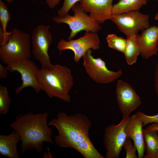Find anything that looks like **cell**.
<instances>
[{
	"label": "cell",
	"mask_w": 158,
	"mask_h": 158,
	"mask_svg": "<svg viewBox=\"0 0 158 158\" xmlns=\"http://www.w3.org/2000/svg\"><path fill=\"white\" fill-rule=\"evenodd\" d=\"M132 140L127 138L123 147L126 151V158H138L136 154V148Z\"/></svg>",
	"instance_id": "23"
},
{
	"label": "cell",
	"mask_w": 158,
	"mask_h": 158,
	"mask_svg": "<svg viewBox=\"0 0 158 158\" xmlns=\"http://www.w3.org/2000/svg\"><path fill=\"white\" fill-rule=\"evenodd\" d=\"M156 158H158V142L157 143V150H156Z\"/></svg>",
	"instance_id": "31"
},
{
	"label": "cell",
	"mask_w": 158,
	"mask_h": 158,
	"mask_svg": "<svg viewBox=\"0 0 158 158\" xmlns=\"http://www.w3.org/2000/svg\"><path fill=\"white\" fill-rule=\"evenodd\" d=\"M154 85L156 94L158 98V62L156 66L154 73Z\"/></svg>",
	"instance_id": "26"
},
{
	"label": "cell",
	"mask_w": 158,
	"mask_h": 158,
	"mask_svg": "<svg viewBox=\"0 0 158 158\" xmlns=\"http://www.w3.org/2000/svg\"><path fill=\"white\" fill-rule=\"evenodd\" d=\"M81 0H64L62 7L58 10V16H62L68 13V12L75 4Z\"/></svg>",
	"instance_id": "25"
},
{
	"label": "cell",
	"mask_w": 158,
	"mask_h": 158,
	"mask_svg": "<svg viewBox=\"0 0 158 158\" xmlns=\"http://www.w3.org/2000/svg\"></svg>",
	"instance_id": "35"
},
{
	"label": "cell",
	"mask_w": 158,
	"mask_h": 158,
	"mask_svg": "<svg viewBox=\"0 0 158 158\" xmlns=\"http://www.w3.org/2000/svg\"><path fill=\"white\" fill-rule=\"evenodd\" d=\"M145 129L147 131H158V123H152L151 124L146 127Z\"/></svg>",
	"instance_id": "29"
},
{
	"label": "cell",
	"mask_w": 158,
	"mask_h": 158,
	"mask_svg": "<svg viewBox=\"0 0 158 158\" xmlns=\"http://www.w3.org/2000/svg\"><path fill=\"white\" fill-rule=\"evenodd\" d=\"M146 154L145 158H156L158 142V131H147L143 129Z\"/></svg>",
	"instance_id": "19"
},
{
	"label": "cell",
	"mask_w": 158,
	"mask_h": 158,
	"mask_svg": "<svg viewBox=\"0 0 158 158\" xmlns=\"http://www.w3.org/2000/svg\"><path fill=\"white\" fill-rule=\"evenodd\" d=\"M149 0H119L117 3L113 5L112 15L139 11Z\"/></svg>",
	"instance_id": "17"
},
{
	"label": "cell",
	"mask_w": 158,
	"mask_h": 158,
	"mask_svg": "<svg viewBox=\"0 0 158 158\" xmlns=\"http://www.w3.org/2000/svg\"><path fill=\"white\" fill-rule=\"evenodd\" d=\"M11 18V15L7 7L2 0H0V22L1 26L0 28L4 36L3 41L1 45L5 44L7 41L9 32L7 31V26Z\"/></svg>",
	"instance_id": "20"
},
{
	"label": "cell",
	"mask_w": 158,
	"mask_h": 158,
	"mask_svg": "<svg viewBox=\"0 0 158 158\" xmlns=\"http://www.w3.org/2000/svg\"><path fill=\"white\" fill-rule=\"evenodd\" d=\"M11 101L8 95L7 88L0 85V114L4 115L8 111Z\"/></svg>",
	"instance_id": "22"
},
{
	"label": "cell",
	"mask_w": 158,
	"mask_h": 158,
	"mask_svg": "<svg viewBox=\"0 0 158 158\" xmlns=\"http://www.w3.org/2000/svg\"><path fill=\"white\" fill-rule=\"evenodd\" d=\"M108 47L124 54L126 43V39L119 37L114 34L108 35L106 37Z\"/></svg>",
	"instance_id": "21"
},
{
	"label": "cell",
	"mask_w": 158,
	"mask_h": 158,
	"mask_svg": "<svg viewBox=\"0 0 158 158\" xmlns=\"http://www.w3.org/2000/svg\"><path fill=\"white\" fill-rule=\"evenodd\" d=\"M8 70L6 67H5L0 63V78L3 79L7 77Z\"/></svg>",
	"instance_id": "27"
},
{
	"label": "cell",
	"mask_w": 158,
	"mask_h": 158,
	"mask_svg": "<svg viewBox=\"0 0 158 158\" xmlns=\"http://www.w3.org/2000/svg\"><path fill=\"white\" fill-rule=\"evenodd\" d=\"M149 16L139 11L112 15L110 20L126 36L138 34L140 31L150 27Z\"/></svg>",
	"instance_id": "9"
},
{
	"label": "cell",
	"mask_w": 158,
	"mask_h": 158,
	"mask_svg": "<svg viewBox=\"0 0 158 158\" xmlns=\"http://www.w3.org/2000/svg\"><path fill=\"white\" fill-rule=\"evenodd\" d=\"M100 44V40L97 33L88 32L76 40L66 41L62 39L58 43L57 47L60 51L66 50L72 51L74 53V61L78 63L87 51L90 49H98Z\"/></svg>",
	"instance_id": "10"
},
{
	"label": "cell",
	"mask_w": 158,
	"mask_h": 158,
	"mask_svg": "<svg viewBox=\"0 0 158 158\" xmlns=\"http://www.w3.org/2000/svg\"><path fill=\"white\" fill-rule=\"evenodd\" d=\"M30 37L27 33L14 28L9 32L6 42L0 46V59L7 65L31 57Z\"/></svg>",
	"instance_id": "4"
},
{
	"label": "cell",
	"mask_w": 158,
	"mask_h": 158,
	"mask_svg": "<svg viewBox=\"0 0 158 158\" xmlns=\"http://www.w3.org/2000/svg\"><path fill=\"white\" fill-rule=\"evenodd\" d=\"M92 49L87 51L83 57L86 73L95 83L107 84L120 78L122 74L121 69L117 71L107 68L104 61L100 58H95L92 55Z\"/></svg>",
	"instance_id": "6"
},
{
	"label": "cell",
	"mask_w": 158,
	"mask_h": 158,
	"mask_svg": "<svg viewBox=\"0 0 158 158\" xmlns=\"http://www.w3.org/2000/svg\"><path fill=\"white\" fill-rule=\"evenodd\" d=\"M154 19L155 20L158 21V11L155 15L154 17Z\"/></svg>",
	"instance_id": "32"
},
{
	"label": "cell",
	"mask_w": 158,
	"mask_h": 158,
	"mask_svg": "<svg viewBox=\"0 0 158 158\" xmlns=\"http://www.w3.org/2000/svg\"><path fill=\"white\" fill-rule=\"evenodd\" d=\"M41 90L50 98L55 97L66 102L71 101L69 92L74 84L70 69L65 66L53 65L50 69L41 68L37 73Z\"/></svg>",
	"instance_id": "3"
},
{
	"label": "cell",
	"mask_w": 158,
	"mask_h": 158,
	"mask_svg": "<svg viewBox=\"0 0 158 158\" xmlns=\"http://www.w3.org/2000/svg\"><path fill=\"white\" fill-rule=\"evenodd\" d=\"M126 39V45L123 54L128 64L132 65L136 62L140 54L137 35L127 36Z\"/></svg>",
	"instance_id": "18"
},
{
	"label": "cell",
	"mask_w": 158,
	"mask_h": 158,
	"mask_svg": "<svg viewBox=\"0 0 158 158\" xmlns=\"http://www.w3.org/2000/svg\"><path fill=\"white\" fill-rule=\"evenodd\" d=\"M130 116L122 118L117 125L111 124L104 129L103 142L106 158H118L127 138L125 128Z\"/></svg>",
	"instance_id": "8"
},
{
	"label": "cell",
	"mask_w": 158,
	"mask_h": 158,
	"mask_svg": "<svg viewBox=\"0 0 158 158\" xmlns=\"http://www.w3.org/2000/svg\"><path fill=\"white\" fill-rule=\"evenodd\" d=\"M48 124L57 130L54 141L59 147L73 149L84 158H104L90 139L89 131L92 123L85 115L78 113L68 115L60 112Z\"/></svg>",
	"instance_id": "1"
},
{
	"label": "cell",
	"mask_w": 158,
	"mask_h": 158,
	"mask_svg": "<svg viewBox=\"0 0 158 158\" xmlns=\"http://www.w3.org/2000/svg\"><path fill=\"white\" fill-rule=\"evenodd\" d=\"M135 114L142 122L143 126L149 124L158 123V114L150 116L146 115L141 111H138Z\"/></svg>",
	"instance_id": "24"
},
{
	"label": "cell",
	"mask_w": 158,
	"mask_h": 158,
	"mask_svg": "<svg viewBox=\"0 0 158 158\" xmlns=\"http://www.w3.org/2000/svg\"><path fill=\"white\" fill-rule=\"evenodd\" d=\"M143 126L142 122L135 114L130 117L125 128L127 138L133 141L136 148L138 158L143 157L145 150Z\"/></svg>",
	"instance_id": "15"
},
{
	"label": "cell",
	"mask_w": 158,
	"mask_h": 158,
	"mask_svg": "<svg viewBox=\"0 0 158 158\" xmlns=\"http://www.w3.org/2000/svg\"><path fill=\"white\" fill-rule=\"evenodd\" d=\"M48 151L47 152H44L43 153V156L44 158H53L54 157L50 151L49 148L47 147Z\"/></svg>",
	"instance_id": "30"
},
{
	"label": "cell",
	"mask_w": 158,
	"mask_h": 158,
	"mask_svg": "<svg viewBox=\"0 0 158 158\" xmlns=\"http://www.w3.org/2000/svg\"><path fill=\"white\" fill-rule=\"evenodd\" d=\"M157 48H158V42H157Z\"/></svg>",
	"instance_id": "34"
},
{
	"label": "cell",
	"mask_w": 158,
	"mask_h": 158,
	"mask_svg": "<svg viewBox=\"0 0 158 158\" xmlns=\"http://www.w3.org/2000/svg\"><path fill=\"white\" fill-rule=\"evenodd\" d=\"M116 94V102L122 118L130 116V114L141 104L139 97L132 86L122 80L118 81Z\"/></svg>",
	"instance_id": "12"
},
{
	"label": "cell",
	"mask_w": 158,
	"mask_h": 158,
	"mask_svg": "<svg viewBox=\"0 0 158 158\" xmlns=\"http://www.w3.org/2000/svg\"><path fill=\"white\" fill-rule=\"evenodd\" d=\"M114 0H81L82 10L99 24L110 20L112 15Z\"/></svg>",
	"instance_id": "13"
},
{
	"label": "cell",
	"mask_w": 158,
	"mask_h": 158,
	"mask_svg": "<svg viewBox=\"0 0 158 158\" xmlns=\"http://www.w3.org/2000/svg\"><path fill=\"white\" fill-rule=\"evenodd\" d=\"M6 67L10 72L13 73L16 71L21 75L22 83L16 89V94L28 87L33 88L37 93L41 90L37 77V73L40 69L33 61L29 59H25L8 64Z\"/></svg>",
	"instance_id": "11"
},
{
	"label": "cell",
	"mask_w": 158,
	"mask_h": 158,
	"mask_svg": "<svg viewBox=\"0 0 158 158\" xmlns=\"http://www.w3.org/2000/svg\"><path fill=\"white\" fill-rule=\"evenodd\" d=\"M50 28L49 25H39L31 33L32 54L43 68L50 69L53 66L48 54L49 47L52 42Z\"/></svg>",
	"instance_id": "7"
},
{
	"label": "cell",
	"mask_w": 158,
	"mask_h": 158,
	"mask_svg": "<svg viewBox=\"0 0 158 158\" xmlns=\"http://www.w3.org/2000/svg\"><path fill=\"white\" fill-rule=\"evenodd\" d=\"M48 6L52 9L58 5L61 0H45Z\"/></svg>",
	"instance_id": "28"
},
{
	"label": "cell",
	"mask_w": 158,
	"mask_h": 158,
	"mask_svg": "<svg viewBox=\"0 0 158 158\" xmlns=\"http://www.w3.org/2000/svg\"><path fill=\"white\" fill-rule=\"evenodd\" d=\"M48 112L18 114L9 126L20 135L22 152L35 150L40 153L44 142L53 144L52 130L48 126Z\"/></svg>",
	"instance_id": "2"
},
{
	"label": "cell",
	"mask_w": 158,
	"mask_h": 158,
	"mask_svg": "<svg viewBox=\"0 0 158 158\" xmlns=\"http://www.w3.org/2000/svg\"><path fill=\"white\" fill-rule=\"evenodd\" d=\"M6 2L9 4H10L12 3L14 1V0H4Z\"/></svg>",
	"instance_id": "33"
},
{
	"label": "cell",
	"mask_w": 158,
	"mask_h": 158,
	"mask_svg": "<svg viewBox=\"0 0 158 158\" xmlns=\"http://www.w3.org/2000/svg\"><path fill=\"white\" fill-rule=\"evenodd\" d=\"M21 141L20 135L15 130L8 135H0V155L10 158H19L17 145Z\"/></svg>",
	"instance_id": "16"
},
{
	"label": "cell",
	"mask_w": 158,
	"mask_h": 158,
	"mask_svg": "<svg viewBox=\"0 0 158 158\" xmlns=\"http://www.w3.org/2000/svg\"><path fill=\"white\" fill-rule=\"evenodd\" d=\"M140 54L145 59L157 54L158 51V26H150L137 34Z\"/></svg>",
	"instance_id": "14"
},
{
	"label": "cell",
	"mask_w": 158,
	"mask_h": 158,
	"mask_svg": "<svg viewBox=\"0 0 158 158\" xmlns=\"http://www.w3.org/2000/svg\"><path fill=\"white\" fill-rule=\"evenodd\" d=\"M71 9L74 13L73 16L68 13L62 16H55L51 19L56 23H63L69 26L71 32L68 40H72L81 31L97 33L101 30L102 27L100 24L83 11L79 3L75 4Z\"/></svg>",
	"instance_id": "5"
}]
</instances>
